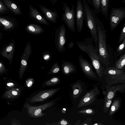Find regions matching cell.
I'll list each match as a JSON object with an SVG mask.
<instances>
[{
    "mask_svg": "<svg viewBox=\"0 0 125 125\" xmlns=\"http://www.w3.org/2000/svg\"><path fill=\"white\" fill-rule=\"evenodd\" d=\"M73 95L74 98H77L82 92L83 89L81 84L77 82L73 85L72 86Z\"/></svg>",
    "mask_w": 125,
    "mask_h": 125,
    "instance_id": "cell-22",
    "label": "cell"
},
{
    "mask_svg": "<svg viewBox=\"0 0 125 125\" xmlns=\"http://www.w3.org/2000/svg\"><path fill=\"white\" fill-rule=\"evenodd\" d=\"M81 122V121L80 120H78V121L75 124H74V125H80Z\"/></svg>",
    "mask_w": 125,
    "mask_h": 125,
    "instance_id": "cell-43",
    "label": "cell"
},
{
    "mask_svg": "<svg viewBox=\"0 0 125 125\" xmlns=\"http://www.w3.org/2000/svg\"><path fill=\"white\" fill-rule=\"evenodd\" d=\"M0 23H0V24H1Z\"/></svg>",
    "mask_w": 125,
    "mask_h": 125,
    "instance_id": "cell-48",
    "label": "cell"
},
{
    "mask_svg": "<svg viewBox=\"0 0 125 125\" xmlns=\"http://www.w3.org/2000/svg\"><path fill=\"white\" fill-rule=\"evenodd\" d=\"M78 59L80 66L84 73L91 78H96V74L88 61L80 55H79Z\"/></svg>",
    "mask_w": 125,
    "mask_h": 125,
    "instance_id": "cell-11",
    "label": "cell"
},
{
    "mask_svg": "<svg viewBox=\"0 0 125 125\" xmlns=\"http://www.w3.org/2000/svg\"><path fill=\"white\" fill-rule=\"evenodd\" d=\"M99 93L98 88L95 87L87 93L80 101L78 108L88 105L93 103L96 100V96Z\"/></svg>",
    "mask_w": 125,
    "mask_h": 125,
    "instance_id": "cell-8",
    "label": "cell"
},
{
    "mask_svg": "<svg viewBox=\"0 0 125 125\" xmlns=\"http://www.w3.org/2000/svg\"><path fill=\"white\" fill-rule=\"evenodd\" d=\"M106 81L109 84L120 83H125V72L119 74L107 76Z\"/></svg>",
    "mask_w": 125,
    "mask_h": 125,
    "instance_id": "cell-16",
    "label": "cell"
},
{
    "mask_svg": "<svg viewBox=\"0 0 125 125\" xmlns=\"http://www.w3.org/2000/svg\"><path fill=\"white\" fill-rule=\"evenodd\" d=\"M38 6L48 20L53 23L57 22L59 15L56 10H51L42 5Z\"/></svg>",
    "mask_w": 125,
    "mask_h": 125,
    "instance_id": "cell-15",
    "label": "cell"
},
{
    "mask_svg": "<svg viewBox=\"0 0 125 125\" xmlns=\"http://www.w3.org/2000/svg\"><path fill=\"white\" fill-rule=\"evenodd\" d=\"M125 48V38L122 42L119 44L116 50L113 52V55L115 61L117 60L118 57L122 54L124 52Z\"/></svg>",
    "mask_w": 125,
    "mask_h": 125,
    "instance_id": "cell-23",
    "label": "cell"
},
{
    "mask_svg": "<svg viewBox=\"0 0 125 125\" xmlns=\"http://www.w3.org/2000/svg\"><path fill=\"white\" fill-rule=\"evenodd\" d=\"M74 45V43L73 42L71 41L70 42L68 45V47L69 49L72 48Z\"/></svg>",
    "mask_w": 125,
    "mask_h": 125,
    "instance_id": "cell-39",
    "label": "cell"
},
{
    "mask_svg": "<svg viewBox=\"0 0 125 125\" xmlns=\"http://www.w3.org/2000/svg\"><path fill=\"white\" fill-rule=\"evenodd\" d=\"M58 90V89H54L42 91L34 95L30 101L33 103L43 101L52 95Z\"/></svg>",
    "mask_w": 125,
    "mask_h": 125,
    "instance_id": "cell-13",
    "label": "cell"
},
{
    "mask_svg": "<svg viewBox=\"0 0 125 125\" xmlns=\"http://www.w3.org/2000/svg\"><path fill=\"white\" fill-rule=\"evenodd\" d=\"M113 99H107L104 101V104L103 108V111L106 113L108 111L111 104Z\"/></svg>",
    "mask_w": 125,
    "mask_h": 125,
    "instance_id": "cell-31",
    "label": "cell"
},
{
    "mask_svg": "<svg viewBox=\"0 0 125 125\" xmlns=\"http://www.w3.org/2000/svg\"><path fill=\"white\" fill-rule=\"evenodd\" d=\"M7 10V9L2 2L0 1V13L3 12Z\"/></svg>",
    "mask_w": 125,
    "mask_h": 125,
    "instance_id": "cell-36",
    "label": "cell"
},
{
    "mask_svg": "<svg viewBox=\"0 0 125 125\" xmlns=\"http://www.w3.org/2000/svg\"><path fill=\"white\" fill-rule=\"evenodd\" d=\"M83 6L86 15L87 26L89 29L95 46L98 48L97 31L95 19L86 0H83Z\"/></svg>",
    "mask_w": 125,
    "mask_h": 125,
    "instance_id": "cell-3",
    "label": "cell"
},
{
    "mask_svg": "<svg viewBox=\"0 0 125 125\" xmlns=\"http://www.w3.org/2000/svg\"><path fill=\"white\" fill-rule=\"evenodd\" d=\"M125 88V84H122L111 87L108 91L104 100L113 99L117 91L122 93H124Z\"/></svg>",
    "mask_w": 125,
    "mask_h": 125,
    "instance_id": "cell-17",
    "label": "cell"
},
{
    "mask_svg": "<svg viewBox=\"0 0 125 125\" xmlns=\"http://www.w3.org/2000/svg\"><path fill=\"white\" fill-rule=\"evenodd\" d=\"M79 113L83 115H94L95 112L93 109L90 108L83 109L78 112Z\"/></svg>",
    "mask_w": 125,
    "mask_h": 125,
    "instance_id": "cell-29",
    "label": "cell"
},
{
    "mask_svg": "<svg viewBox=\"0 0 125 125\" xmlns=\"http://www.w3.org/2000/svg\"><path fill=\"white\" fill-rule=\"evenodd\" d=\"M60 67L58 63L57 62H55L52 66L47 74H54L57 73L60 71Z\"/></svg>",
    "mask_w": 125,
    "mask_h": 125,
    "instance_id": "cell-28",
    "label": "cell"
},
{
    "mask_svg": "<svg viewBox=\"0 0 125 125\" xmlns=\"http://www.w3.org/2000/svg\"><path fill=\"white\" fill-rule=\"evenodd\" d=\"M29 15L31 18L39 23L47 26L50 25L49 22L42 15L37 9L34 7L31 4L29 5Z\"/></svg>",
    "mask_w": 125,
    "mask_h": 125,
    "instance_id": "cell-14",
    "label": "cell"
},
{
    "mask_svg": "<svg viewBox=\"0 0 125 125\" xmlns=\"http://www.w3.org/2000/svg\"><path fill=\"white\" fill-rule=\"evenodd\" d=\"M2 34L0 33V40L2 39Z\"/></svg>",
    "mask_w": 125,
    "mask_h": 125,
    "instance_id": "cell-46",
    "label": "cell"
},
{
    "mask_svg": "<svg viewBox=\"0 0 125 125\" xmlns=\"http://www.w3.org/2000/svg\"><path fill=\"white\" fill-rule=\"evenodd\" d=\"M0 23L4 26L6 30H10L14 26V24L12 22L5 19L0 18Z\"/></svg>",
    "mask_w": 125,
    "mask_h": 125,
    "instance_id": "cell-26",
    "label": "cell"
},
{
    "mask_svg": "<svg viewBox=\"0 0 125 125\" xmlns=\"http://www.w3.org/2000/svg\"><path fill=\"white\" fill-rule=\"evenodd\" d=\"M63 12L62 15V20L66 24L68 28L73 32L75 30V21L74 5H73L70 9L65 3L62 4Z\"/></svg>",
    "mask_w": 125,
    "mask_h": 125,
    "instance_id": "cell-4",
    "label": "cell"
},
{
    "mask_svg": "<svg viewBox=\"0 0 125 125\" xmlns=\"http://www.w3.org/2000/svg\"><path fill=\"white\" fill-rule=\"evenodd\" d=\"M12 93L13 95H17L18 94L17 92L15 91H12Z\"/></svg>",
    "mask_w": 125,
    "mask_h": 125,
    "instance_id": "cell-44",
    "label": "cell"
},
{
    "mask_svg": "<svg viewBox=\"0 0 125 125\" xmlns=\"http://www.w3.org/2000/svg\"><path fill=\"white\" fill-rule=\"evenodd\" d=\"M122 2L123 3H125V0H122Z\"/></svg>",
    "mask_w": 125,
    "mask_h": 125,
    "instance_id": "cell-47",
    "label": "cell"
},
{
    "mask_svg": "<svg viewBox=\"0 0 125 125\" xmlns=\"http://www.w3.org/2000/svg\"><path fill=\"white\" fill-rule=\"evenodd\" d=\"M125 38V23H124L121 31L118 41V43L119 44Z\"/></svg>",
    "mask_w": 125,
    "mask_h": 125,
    "instance_id": "cell-32",
    "label": "cell"
},
{
    "mask_svg": "<svg viewBox=\"0 0 125 125\" xmlns=\"http://www.w3.org/2000/svg\"><path fill=\"white\" fill-rule=\"evenodd\" d=\"M5 67L4 64L1 62H0V73H1L5 71Z\"/></svg>",
    "mask_w": 125,
    "mask_h": 125,
    "instance_id": "cell-37",
    "label": "cell"
},
{
    "mask_svg": "<svg viewBox=\"0 0 125 125\" xmlns=\"http://www.w3.org/2000/svg\"><path fill=\"white\" fill-rule=\"evenodd\" d=\"M58 0H49V1L51 2L52 5L55 4Z\"/></svg>",
    "mask_w": 125,
    "mask_h": 125,
    "instance_id": "cell-41",
    "label": "cell"
},
{
    "mask_svg": "<svg viewBox=\"0 0 125 125\" xmlns=\"http://www.w3.org/2000/svg\"><path fill=\"white\" fill-rule=\"evenodd\" d=\"M33 80L32 78L30 79L27 82V86L29 87H30L32 85L33 83L32 81Z\"/></svg>",
    "mask_w": 125,
    "mask_h": 125,
    "instance_id": "cell-38",
    "label": "cell"
},
{
    "mask_svg": "<svg viewBox=\"0 0 125 125\" xmlns=\"http://www.w3.org/2000/svg\"><path fill=\"white\" fill-rule=\"evenodd\" d=\"M93 42L92 37H88L84 41H77L76 43L80 50L89 56L98 76L102 77L104 68L100 60L98 48L94 46Z\"/></svg>",
    "mask_w": 125,
    "mask_h": 125,
    "instance_id": "cell-2",
    "label": "cell"
},
{
    "mask_svg": "<svg viewBox=\"0 0 125 125\" xmlns=\"http://www.w3.org/2000/svg\"><path fill=\"white\" fill-rule=\"evenodd\" d=\"M59 81V79L57 77H54L47 81L45 83L46 86H49L56 84Z\"/></svg>",
    "mask_w": 125,
    "mask_h": 125,
    "instance_id": "cell-33",
    "label": "cell"
},
{
    "mask_svg": "<svg viewBox=\"0 0 125 125\" xmlns=\"http://www.w3.org/2000/svg\"><path fill=\"white\" fill-rule=\"evenodd\" d=\"M101 0H92L94 11L98 14L100 11V7Z\"/></svg>",
    "mask_w": 125,
    "mask_h": 125,
    "instance_id": "cell-30",
    "label": "cell"
},
{
    "mask_svg": "<svg viewBox=\"0 0 125 125\" xmlns=\"http://www.w3.org/2000/svg\"><path fill=\"white\" fill-rule=\"evenodd\" d=\"M66 32L65 28L63 24L56 29L55 36V45L59 52H62L65 50Z\"/></svg>",
    "mask_w": 125,
    "mask_h": 125,
    "instance_id": "cell-5",
    "label": "cell"
},
{
    "mask_svg": "<svg viewBox=\"0 0 125 125\" xmlns=\"http://www.w3.org/2000/svg\"><path fill=\"white\" fill-rule=\"evenodd\" d=\"M25 30L28 33L34 35H41L44 31L43 28L39 25L35 24H30L27 26Z\"/></svg>",
    "mask_w": 125,
    "mask_h": 125,
    "instance_id": "cell-18",
    "label": "cell"
},
{
    "mask_svg": "<svg viewBox=\"0 0 125 125\" xmlns=\"http://www.w3.org/2000/svg\"><path fill=\"white\" fill-rule=\"evenodd\" d=\"M81 0H77L76 10V24L78 32L80 33L83 27V12Z\"/></svg>",
    "mask_w": 125,
    "mask_h": 125,
    "instance_id": "cell-10",
    "label": "cell"
},
{
    "mask_svg": "<svg viewBox=\"0 0 125 125\" xmlns=\"http://www.w3.org/2000/svg\"><path fill=\"white\" fill-rule=\"evenodd\" d=\"M92 120V118L91 117L87 118L86 120L81 125H90Z\"/></svg>",
    "mask_w": 125,
    "mask_h": 125,
    "instance_id": "cell-35",
    "label": "cell"
},
{
    "mask_svg": "<svg viewBox=\"0 0 125 125\" xmlns=\"http://www.w3.org/2000/svg\"><path fill=\"white\" fill-rule=\"evenodd\" d=\"M42 56L44 60L45 61H48L50 60L51 55L49 51H46L42 53Z\"/></svg>",
    "mask_w": 125,
    "mask_h": 125,
    "instance_id": "cell-34",
    "label": "cell"
},
{
    "mask_svg": "<svg viewBox=\"0 0 125 125\" xmlns=\"http://www.w3.org/2000/svg\"><path fill=\"white\" fill-rule=\"evenodd\" d=\"M120 105V102L119 100L116 99L114 101L110 109L109 116L112 115L118 109Z\"/></svg>",
    "mask_w": 125,
    "mask_h": 125,
    "instance_id": "cell-27",
    "label": "cell"
},
{
    "mask_svg": "<svg viewBox=\"0 0 125 125\" xmlns=\"http://www.w3.org/2000/svg\"><path fill=\"white\" fill-rule=\"evenodd\" d=\"M5 5L15 13L20 14L21 13V10L15 3L9 0H3Z\"/></svg>",
    "mask_w": 125,
    "mask_h": 125,
    "instance_id": "cell-24",
    "label": "cell"
},
{
    "mask_svg": "<svg viewBox=\"0 0 125 125\" xmlns=\"http://www.w3.org/2000/svg\"><path fill=\"white\" fill-rule=\"evenodd\" d=\"M125 65V53L122 54L119 58L116 61L114 67L119 69L123 70Z\"/></svg>",
    "mask_w": 125,
    "mask_h": 125,
    "instance_id": "cell-25",
    "label": "cell"
},
{
    "mask_svg": "<svg viewBox=\"0 0 125 125\" xmlns=\"http://www.w3.org/2000/svg\"><path fill=\"white\" fill-rule=\"evenodd\" d=\"M93 125H103L104 124L100 122L95 123L92 124Z\"/></svg>",
    "mask_w": 125,
    "mask_h": 125,
    "instance_id": "cell-42",
    "label": "cell"
},
{
    "mask_svg": "<svg viewBox=\"0 0 125 125\" xmlns=\"http://www.w3.org/2000/svg\"><path fill=\"white\" fill-rule=\"evenodd\" d=\"M109 0H101L100 7V11L104 16L106 19L107 18Z\"/></svg>",
    "mask_w": 125,
    "mask_h": 125,
    "instance_id": "cell-21",
    "label": "cell"
},
{
    "mask_svg": "<svg viewBox=\"0 0 125 125\" xmlns=\"http://www.w3.org/2000/svg\"><path fill=\"white\" fill-rule=\"evenodd\" d=\"M13 85V83H9L7 84V85L9 86H11Z\"/></svg>",
    "mask_w": 125,
    "mask_h": 125,
    "instance_id": "cell-45",
    "label": "cell"
},
{
    "mask_svg": "<svg viewBox=\"0 0 125 125\" xmlns=\"http://www.w3.org/2000/svg\"><path fill=\"white\" fill-rule=\"evenodd\" d=\"M60 124L62 125H69V124H68V123L66 121L63 120L60 122Z\"/></svg>",
    "mask_w": 125,
    "mask_h": 125,
    "instance_id": "cell-40",
    "label": "cell"
},
{
    "mask_svg": "<svg viewBox=\"0 0 125 125\" xmlns=\"http://www.w3.org/2000/svg\"><path fill=\"white\" fill-rule=\"evenodd\" d=\"M125 72L123 70H119L112 66L104 69L103 74L107 76L117 75L122 74Z\"/></svg>",
    "mask_w": 125,
    "mask_h": 125,
    "instance_id": "cell-20",
    "label": "cell"
},
{
    "mask_svg": "<svg viewBox=\"0 0 125 125\" xmlns=\"http://www.w3.org/2000/svg\"><path fill=\"white\" fill-rule=\"evenodd\" d=\"M32 52V49L31 42H29L26 44L21 59L20 67L19 73L21 75H22L27 67V61Z\"/></svg>",
    "mask_w": 125,
    "mask_h": 125,
    "instance_id": "cell-9",
    "label": "cell"
},
{
    "mask_svg": "<svg viewBox=\"0 0 125 125\" xmlns=\"http://www.w3.org/2000/svg\"><path fill=\"white\" fill-rule=\"evenodd\" d=\"M53 104V102L51 101L37 106H32L28 104L27 105L28 113L31 117L33 118L42 116H44V114L42 112L52 106Z\"/></svg>",
    "mask_w": 125,
    "mask_h": 125,
    "instance_id": "cell-7",
    "label": "cell"
},
{
    "mask_svg": "<svg viewBox=\"0 0 125 125\" xmlns=\"http://www.w3.org/2000/svg\"><path fill=\"white\" fill-rule=\"evenodd\" d=\"M15 41L12 40L8 44L5 46L0 52V55L7 58L11 64L13 58L15 49Z\"/></svg>",
    "mask_w": 125,
    "mask_h": 125,
    "instance_id": "cell-12",
    "label": "cell"
},
{
    "mask_svg": "<svg viewBox=\"0 0 125 125\" xmlns=\"http://www.w3.org/2000/svg\"><path fill=\"white\" fill-rule=\"evenodd\" d=\"M96 23L98 40V49L99 58L102 65L106 68L111 66L114 56L113 52L109 46L106 44V31L102 22L96 15L94 11L92 10Z\"/></svg>",
    "mask_w": 125,
    "mask_h": 125,
    "instance_id": "cell-1",
    "label": "cell"
},
{
    "mask_svg": "<svg viewBox=\"0 0 125 125\" xmlns=\"http://www.w3.org/2000/svg\"><path fill=\"white\" fill-rule=\"evenodd\" d=\"M125 17V8L112 9L109 17V23L111 31L114 30Z\"/></svg>",
    "mask_w": 125,
    "mask_h": 125,
    "instance_id": "cell-6",
    "label": "cell"
},
{
    "mask_svg": "<svg viewBox=\"0 0 125 125\" xmlns=\"http://www.w3.org/2000/svg\"><path fill=\"white\" fill-rule=\"evenodd\" d=\"M62 62L61 66L62 72L64 74L68 75L76 71V67L72 62L64 61Z\"/></svg>",
    "mask_w": 125,
    "mask_h": 125,
    "instance_id": "cell-19",
    "label": "cell"
}]
</instances>
